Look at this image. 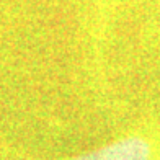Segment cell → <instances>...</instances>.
<instances>
[{"instance_id":"1","label":"cell","mask_w":160,"mask_h":160,"mask_svg":"<svg viewBox=\"0 0 160 160\" xmlns=\"http://www.w3.org/2000/svg\"><path fill=\"white\" fill-rule=\"evenodd\" d=\"M64 160H160V116L152 114L114 141Z\"/></svg>"},{"instance_id":"2","label":"cell","mask_w":160,"mask_h":160,"mask_svg":"<svg viewBox=\"0 0 160 160\" xmlns=\"http://www.w3.org/2000/svg\"><path fill=\"white\" fill-rule=\"evenodd\" d=\"M100 18H98V36L97 39L100 41L101 36H103V26L108 20V13H110L114 7H116V0H100Z\"/></svg>"},{"instance_id":"3","label":"cell","mask_w":160,"mask_h":160,"mask_svg":"<svg viewBox=\"0 0 160 160\" xmlns=\"http://www.w3.org/2000/svg\"><path fill=\"white\" fill-rule=\"evenodd\" d=\"M152 38L160 42V0H154L152 5Z\"/></svg>"}]
</instances>
